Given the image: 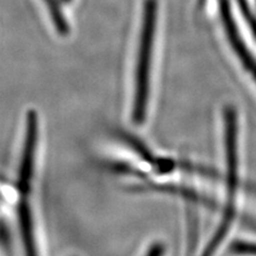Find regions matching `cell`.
<instances>
[{
    "label": "cell",
    "instance_id": "2",
    "mask_svg": "<svg viewBox=\"0 0 256 256\" xmlns=\"http://www.w3.org/2000/svg\"><path fill=\"white\" fill-rule=\"evenodd\" d=\"M38 141V116L36 110H29L26 116V130L24 146L18 168V189L22 194H27L34 178L36 148Z\"/></svg>",
    "mask_w": 256,
    "mask_h": 256
},
{
    "label": "cell",
    "instance_id": "3",
    "mask_svg": "<svg viewBox=\"0 0 256 256\" xmlns=\"http://www.w3.org/2000/svg\"><path fill=\"white\" fill-rule=\"evenodd\" d=\"M226 118V153L228 168V198H233L238 185V156H237V114L236 110L228 106L224 112Z\"/></svg>",
    "mask_w": 256,
    "mask_h": 256
},
{
    "label": "cell",
    "instance_id": "7",
    "mask_svg": "<svg viewBox=\"0 0 256 256\" xmlns=\"http://www.w3.org/2000/svg\"><path fill=\"white\" fill-rule=\"evenodd\" d=\"M164 253V246L160 242L152 244L146 256H162Z\"/></svg>",
    "mask_w": 256,
    "mask_h": 256
},
{
    "label": "cell",
    "instance_id": "4",
    "mask_svg": "<svg viewBox=\"0 0 256 256\" xmlns=\"http://www.w3.org/2000/svg\"><path fill=\"white\" fill-rule=\"evenodd\" d=\"M219 9L221 20L223 22L224 28H226V34L230 38V42L232 43V46L234 47L240 61L244 64V66L256 80V61L253 58V56L250 54L249 50H246L242 38L238 36V31L233 20V16H232L228 0H219Z\"/></svg>",
    "mask_w": 256,
    "mask_h": 256
},
{
    "label": "cell",
    "instance_id": "5",
    "mask_svg": "<svg viewBox=\"0 0 256 256\" xmlns=\"http://www.w3.org/2000/svg\"><path fill=\"white\" fill-rule=\"evenodd\" d=\"M18 216L20 221V235L26 256H38L36 244L34 222L28 200L22 198L18 205Z\"/></svg>",
    "mask_w": 256,
    "mask_h": 256
},
{
    "label": "cell",
    "instance_id": "1",
    "mask_svg": "<svg viewBox=\"0 0 256 256\" xmlns=\"http://www.w3.org/2000/svg\"><path fill=\"white\" fill-rule=\"evenodd\" d=\"M157 0H146L144 2L132 114V122L136 125H142L146 118L150 98L152 50H153L157 22Z\"/></svg>",
    "mask_w": 256,
    "mask_h": 256
},
{
    "label": "cell",
    "instance_id": "6",
    "mask_svg": "<svg viewBox=\"0 0 256 256\" xmlns=\"http://www.w3.org/2000/svg\"><path fill=\"white\" fill-rule=\"evenodd\" d=\"M233 251L240 254L256 255V244L248 242H236L233 246Z\"/></svg>",
    "mask_w": 256,
    "mask_h": 256
}]
</instances>
